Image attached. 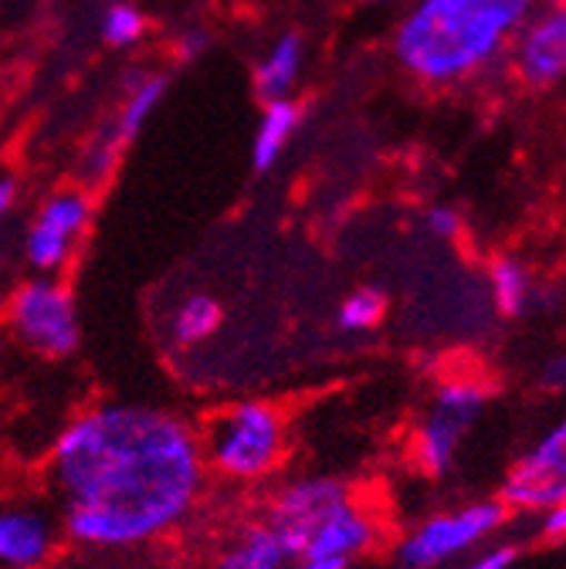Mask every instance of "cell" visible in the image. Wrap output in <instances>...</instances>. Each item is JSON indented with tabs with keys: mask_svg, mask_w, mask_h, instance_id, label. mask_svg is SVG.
I'll return each instance as SVG.
<instances>
[{
	"mask_svg": "<svg viewBox=\"0 0 566 569\" xmlns=\"http://www.w3.org/2000/svg\"><path fill=\"white\" fill-rule=\"evenodd\" d=\"M203 465L193 427L170 410L147 403L86 410L51 451L61 529L92 552L150 546L193 512Z\"/></svg>",
	"mask_w": 566,
	"mask_h": 569,
	"instance_id": "cell-1",
	"label": "cell"
},
{
	"mask_svg": "<svg viewBox=\"0 0 566 569\" xmlns=\"http://www.w3.org/2000/svg\"><path fill=\"white\" fill-rule=\"evenodd\" d=\"M539 0H414L394 54L424 86H455L509 54Z\"/></svg>",
	"mask_w": 566,
	"mask_h": 569,
	"instance_id": "cell-2",
	"label": "cell"
},
{
	"mask_svg": "<svg viewBox=\"0 0 566 569\" xmlns=\"http://www.w3.org/2000/svg\"><path fill=\"white\" fill-rule=\"evenodd\" d=\"M286 455V423L271 403L245 400L215 417L203 441V461L235 481H255Z\"/></svg>",
	"mask_w": 566,
	"mask_h": 569,
	"instance_id": "cell-3",
	"label": "cell"
},
{
	"mask_svg": "<svg viewBox=\"0 0 566 569\" xmlns=\"http://www.w3.org/2000/svg\"><path fill=\"white\" fill-rule=\"evenodd\" d=\"M506 519L509 509L499 498H478V502L435 512L404 536V542L397 546V559L404 569H438L478 549L491 536H499Z\"/></svg>",
	"mask_w": 566,
	"mask_h": 569,
	"instance_id": "cell-4",
	"label": "cell"
},
{
	"mask_svg": "<svg viewBox=\"0 0 566 569\" xmlns=\"http://www.w3.org/2000/svg\"><path fill=\"white\" fill-rule=\"evenodd\" d=\"M488 407V390L478 380H448L438 387L428 413L414 431V465L428 478H448L458 465L461 441L481 420Z\"/></svg>",
	"mask_w": 566,
	"mask_h": 569,
	"instance_id": "cell-5",
	"label": "cell"
},
{
	"mask_svg": "<svg viewBox=\"0 0 566 569\" xmlns=\"http://www.w3.org/2000/svg\"><path fill=\"white\" fill-rule=\"evenodd\" d=\"M8 322L14 336L44 360H64L79 349V316L76 302L58 281L31 278L11 296Z\"/></svg>",
	"mask_w": 566,
	"mask_h": 569,
	"instance_id": "cell-6",
	"label": "cell"
},
{
	"mask_svg": "<svg viewBox=\"0 0 566 569\" xmlns=\"http://www.w3.org/2000/svg\"><path fill=\"white\" fill-rule=\"evenodd\" d=\"M499 502L526 516L566 502V413L509 468Z\"/></svg>",
	"mask_w": 566,
	"mask_h": 569,
	"instance_id": "cell-7",
	"label": "cell"
},
{
	"mask_svg": "<svg viewBox=\"0 0 566 569\" xmlns=\"http://www.w3.org/2000/svg\"><path fill=\"white\" fill-rule=\"evenodd\" d=\"M349 498V488L336 478L326 475H312V478H299L281 488L271 506L265 512V522L278 532V539L289 546L292 559L306 556L309 536L316 532V526Z\"/></svg>",
	"mask_w": 566,
	"mask_h": 569,
	"instance_id": "cell-8",
	"label": "cell"
},
{
	"mask_svg": "<svg viewBox=\"0 0 566 569\" xmlns=\"http://www.w3.org/2000/svg\"><path fill=\"white\" fill-rule=\"evenodd\" d=\"M519 82L553 89L566 79V0L536 4L509 48Z\"/></svg>",
	"mask_w": 566,
	"mask_h": 569,
	"instance_id": "cell-9",
	"label": "cell"
},
{
	"mask_svg": "<svg viewBox=\"0 0 566 569\" xmlns=\"http://www.w3.org/2000/svg\"><path fill=\"white\" fill-rule=\"evenodd\" d=\"M89 197L82 190H58L51 193L41 210L34 213V224L24 238V258L34 271H58L72 258L86 224H89Z\"/></svg>",
	"mask_w": 566,
	"mask_h": 569,
	"instance_id": "cell-10",
	"label": "cell"
},
{
	"mask_svg": "<svg viewBox=\"0 0 566 569\" xmlns=\"http://www.w3.org/2000/svg\"><path fill=\"white\" fill-rule=\"evenodd\" d=\"M58 546V526L34 502H0V569H44Z\"/></svg>",
	"mask_w": 566,
	"mask_h": 569,
	"instance_id": "cell-11",
	"label": "cell"
},
{
	"mask_svg": "<svg viewBox=\"0 0 566 569\" xmlns=\"http://www.w3.org/2000/svg\"><path fill=\"white\" fill-rule=\"evenodd\" d=\"M292 562L296 559L289 546L278 539V532L265 519H258L241 526L225 542V549L215 559V569H286Z\"/></svg>",
	"mask_w": 566,
	"mask_h": 569,
	"instance_id": "cell-12",
	"label": "cell"
},
{
	"mask_svg": "<svg viewBox=\"0 0 566 569\" xmlns=\"http://www.w3.org/2000/svg\"><path fill=\"white\" fill-rule=\"evenodd\" d=\"M302 34L299 31H286L278 34L275 44L268 48V54L255 64V92L265 102L275 99H289V92L296 89L299 68H302Z\"/></svg>",
	"mask_w": 566,
	"mask_h": 569,
	"instance_id": "cell-13",
	"label": "cell"
},
{
	"mask_svg": "<svg viewBox=\"0 0 566 569\" xmlns=\"http://www.w3.org/2000/svg\"><path fill=\"white\" fill-rule=\"evenodd\" d=\"M296 129H299V106L292 99L265 102L261 122L251 139V167L258 173H268L281 160V153H286Z\"/></svg>",
	"mask_w": 566,
	"mask_h": 569,
	"instance_id": "cell-14",
	"label": "cell"
},
{
	"mask_svg": "<svg viewBox=\"0 0 566 569\" xmlns=\"http://www.w3.org/2000/svg\"><path fill=\"white\" fill-rule=\"evenodd\" d=\"M488 292L503 316L519 319L536 306V278L519 258H495L488 264Z\"/></svg>",
	"mask_w": 566,
	"mask_h": 569,
	"instance_id": "cell-15",
	"label": "cell"
},
{
	"mask_svg": "<svg viewBox=\"0 0 566 569\" xmlns=\"http://www.w3.org/2000/svg\"><path fill=\"white\" fill-rule=\"evenodd\" d=\"M221 306L218 299H210L207 292H197V296H187L173 316H170V336L177 346H197L203 339H210L218 329H221Z\"/></svg>",
	"mask_w": 566,
	"mask_h": 569,
	"instance_id": "cell-16",
	"label": "cell"
},
{
	"mask_svg": "<svg viewBox=\"0 0 566 569\" xmlns=\"http://www.w3.org/2000/svg\"><path fill=\"white\" fill-rule=\"evenodd\" d=\"M387 316V292L377 284L349 292L336 309V329L339 332H374Z\"/></svg>",
	"mask_w": 566,
	"mask_h": 569,
	"instance_id": "cell-17",
	"label": "cell"
},
{
	"mask_svg": "<svg viewBox=\"0 0 566 569\" xmlns=\"http://www.w3.org/2000/svg\"><path fill=\"white\" fill-rule=\"evenodd\" d=\"M167 79L163 76H150V79H139L132 89H129V96H126V102H122V109H119V119H116V136L119 139H129V136H136L139 129H143L147 122H150V116L157 112V106H160V99L167 96Z\"/></svg>",
	"mask_w": 566,
	"mask_h": 569,
	"instance_id": "cell-18",
	"label": "cell"
},
{
	"mask_svg": "<svg viewBox=\"0 0 566 569\" xmlns=\"http://www.w3.org/2000/svg\"><path fill=\"white\" fill-rule=\"evenodd\" d=\"M147 31V18L132 4H112L102 14V41L112 48H129L132 41H139Z\"/></svg>",
	"mask_w": 566,
	"mask_h": 569,
	"instance_id": "cell-19",
	"label": "cell"
},
{
	"mask_svg": "<svg viewBox=\"0 0 566 569\" xmlns=\"http://www.w3.org/2000/svg\"><path fill=\"white\" fill-rule=\"evenodd\" d=\"M119 136H116V129H112V136H99L92 147H89V153H86V167H82V173H86V180H102L112 167H116V150H119Z\"/></svg>",
	"mask_w": 566,
	"mask_h": 569,
	"instance_id": "cell-20",
	"label": "cell"
},
{
	"mask_svg": "<svg viewBox=\"0 0 566 569\" xmlns=\"http://www.w3.org/2000/svg\"><path fill=\"white\" fill-rule=\"evenodd\" d=\"M424 224H428V231H431L435 238L451 241V238H458V234H461L465 218H461V210H458V207H451V203H435V207L428 210V218H424Z\"/></svg>",
	"mask_w": 566,
	"mask_h": 569,
	"instance_id": "cell-21",
	"label": "cell"
},
{
	"mask_svg": "<svg viewBox=\"0 0 566 569\" xmlns=\"http://www.w3.org/2000/svg\"><path fill=\"white\" fill-rule=\"evenodd\" d=\"M516 562H519V546H513V542H495V546L481 549L468 562V569H516Z\"/></svg>",
	"mask_w": 566,
	"mask_h": 569,
	"instance_id": "cell-22",
	"label": "cell"
},
{
	"mask_svg": "<svg viewBox=\"0 0 566 569\" xmlns=\"http://www.w3.org/2000/svg\"><path fill=\"white\" fill-rule=\"evenodd\" d=\"M539 383L549 390V393H566V352H556L543 363L539 370Z\"/></svg>",
	"mask_w": 566,
	"mask_h": 569,
	"instance_id": "cell-23",
	"label": "cell"
},
{
	"mask_svg": "<svg viewBox=\"0 0 566 569\" xmlns=\"http://www.w3.org/2000/svg\"><path fill=\"white\" fill-rule=\"evenodd\" d=\"M539 536L543 539H553V542H563L566 539V502L539 512Z\"/></svg>",
	"mask_w": 566,
	"mask_h": 569,
	"instance_id": "cell-24",
	"label": "cell"
},
{
	"mask_svg": "<svg viewBox=\"0 0 566 569\" xmlns=\"http://www.w3.org/2000/svg\"><path fill=\"white\" fill-rule=\"evenodd\" d=\"M207 44H210L207 31L190 28V31H183V34H180V41H177V54H180L183 61H193V58H200V54L207 51Z\"/></svg>",
	"mask_w": 566,
	"mask_h": 569,
	"instance_id": "cell-25",
	"label": "cell"
},
{
	"mask_svg": "<svg viewBox=\"0 0 566 569\" xmlns=\"http://www.w3.org/2000/svg\"><path fill=\"white\" fill-rule=\"evenodd\" d=\"M286 569H349V562H342V559H296Z\"/></svg>",
	"mask_w": 566,
	"mask_h": 569,
	"instance_id": "cell-26",
	"label": "cell"
},
{
	"mask_svg": "<svg viewBox=\"0 0 566 569\" xmlns=\"http://www.w3.org/2000/svg\"><path fill=\"white\" fill-rule=\"evenodd\" d=\"M14 197H18V187H14L11 180H0V224H4V218L11 213Z\"/></svg>",
	"mask_w": 566,
	"mask_h": 569,
	"instance_id": "cell-27",
	"label": "cell"
},
{
	"mask_svg": "<svg viewBox=\"0 0 566 569\" xmlns=\"http://www.w3.org/2000/svg\"><path fill=\"white\" fill-rule=\"evenodd\" d=\"M370 4H384V0H370Z\"/></svg>",
	"mask_w": 566,
	"mask_h": 569,
	"instance_id": "cell-28",
	"label": "cell"
}]
</instances>
